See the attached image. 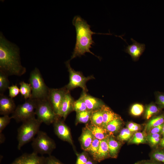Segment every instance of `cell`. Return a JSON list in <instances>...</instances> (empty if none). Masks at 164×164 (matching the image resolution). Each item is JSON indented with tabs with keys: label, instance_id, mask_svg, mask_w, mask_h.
<instances>
[{
	"label": "cell",
	"instance_id": "cell-1",
	"mask_svg": "<svg viewBox=\"0 0 164 164\" xmlns=\"http://www.w3.org/2000/svg\"><path fill=\"white\" fill-rule=\"evenodd\" d=\"M0 71L8 76H20L26 72L21 64L20 50L15 44L8 40L0 33Z\"/></svg>",
	"mask_w": 164,
	"mask_h": 164
},
{
	"label": "cell",
	"instance_id": "cell-2",
	"mask_svg": "<svg viewBox=\"0 0 164 164\" xmlns=\"http://www.w3.org/2000/svg\"><path fill=\"white\" fill-rule=\"evenodd\" d=\"M72 23L75 28L76 42L73 51L69 60L70 61L77 57H80L86 53H90L100 59L99 57L95 55L90 50L94 43L92 39V35L96 34H111L97 33L93 32L91 29L90 26L79 15L74 17Z\"/></svg>",
	"mask_w": 164,
	"mask_h": 164
},
{
	"label": "cell",
	"instance_id": "cell-3",
	"mask_svg": "<svg viewBox=\"0 0 164 164\" xmlns=\"http://www.w3.org/2000/svg\"><path fill=\"white\" fill-rule=\"evenodd\" d=\"M42 123L35 117L22 122L17 131L18 149L20 150L23 145L32 140L39 131Z\"/></svg>",
	"mask_w": 164,
	"mask_h": 164
},
{
	"label": "cell",
	"instance_id": "cell-4",
	"mask_svg": "<svg viewBox=\"0 0 164 164\" xmlns=\"http://www.w3.org/2000/svg\"><path fill=\"white\" fill-rule=\"evenodd\" d=\"M29 81L32 88L31 98L36 100L48 99L50 88L46 84L37 68L31 72Z\"/></svg>",
	"mask_w": 164,
	"mask_h": 164
},
{
	"label": "cell",
	"instance_id": "cell-5",
	"mask_svg": "<svg viewBox=\"0 0 164 164\" xmlns=\"http://www.w3.org/2000/svg\"><path fill=\"white\" fill-rule=\"evenodd\" d=\"M32 146L34 152L41 155H50L55 148L53 141L45 132L39 130L32 140Z\"/></svg>",
	"mask_w": 164,
	"mask_h": 164
},
{
	"label": "cell",
	"instance_id": "cell-6",
	"mask_svg": "<svg viewBox=\"0 0 164 164\" xmlns=\"http://www.w3.org/2000/svg\"><path fill=\"white\" fill-rule=\"evenodd\" d=\"M69 73V82L65 87L69 91L76 88L80 87L82 89L83 91L87 92L88 89L86 83L89 80L95 79L94 76L91 75L87 77L84 76L80 71H76L71 67L70 60L65 62Z\"/></svg>",
	"mask_w": 164,
	"mask_h": 164
},
{
	"label": "cell",
	"instance_id": "cell-7",
	"mask_svg": "<svg viewBox=\"0 0 164 164\" xmlns=\"http://www.w3.org/2000/svg\"><path fill=\"white\" fill-rule=\"evenodd\" d=\"M37 101L30 98L23 103L18 105L11 117L17 122H23L36 115Z\"/></svg>",
	"mask_w": 164,
	"mask_h": 164
},
{
	"label": "cell",
	"instance_id": "cell-8",
	"mask_svg": "<svg viewBox=\"0 0 164 164\" xmlns=\"http://www.w3.org/2000/svg\"><path fill=\"white\" fill-rule=\"evenodd\" d=\"M36 101V115L42 123L50 125L59 117L55 113L48 99Z\"/></svg>",
	"mask_w": 164,
	"mask_h": 164
},
{
	"label": "cell",
	"instance_id": "cell-9",
	"mask_svg": "<svg viewBox=\"0 0 164 164\" xmlns=\"http://www.w3.org/2000/svg\"><path fill=\"white\" fill-rule=\"evenodd\" d=\"M69 91L65 86L59 89L50 88L48 100L58 116L62 101L66 94Z\"/></svg>",
	"mask_w": 164,
	"mask_h": 164
},
{
	"label": "cell",
	"instance_id": "cell-10",
	"mask_svg": "<svg viewBox=\"0 0 164 164\" xmlns=\"http://www.w3.org/2000/svg\"><path fill=\"white\" fill-rule=\"evenodd\" d=\"M46 157L33 152L25 153L16 158L11 164H45Z\"/></svg>",
	"mask_w": 164,
	"mask_h": 164
},
{
	"label": "cell",
	"instance_id": "cell-11",
	"mask_svg": "<svg viewBox=\"0 0 164 164\" xmlns=\"http://www.w3.org/2000/svg\"><path fill=\"white\" fill-rule=\"evenodd\" d=\"M58 117L53 123L54 131L57 135L61 139L72 144L70 132L67 126Z\"/></svg>",
	"mask_w": 164,
	"mask_h": 164
},
{
	"label": "cell",
	"instance_id": "cell-12",
	"mask_svg": "<svg viewBox=\"0 0 164 164\" xmlns=\"http://www.w3.org/2000/svg\"><path fill=\"white\" fill-rule=\"evenodd\" d=\"M16 106L13 98L0 94V114L3 115L12 114Z\"/></svg>",
	"mask_w": 164,
	"mask_h": 164
},
{
	"label": "cell",
	"instance_id": "cell-13",
	"mask_svg": "<svg viewBox=\"0 0 164 164\" xmlns=\"http://www.w3.org/2000/svg\"><path fill=\"white\" fill-rule=\"evenodd\" d=\"M132 44L128 45L124 51L128 53L134 61L138 60L140 56L145 50V45L144 43L138 42L132 38H131Z\"/></svg>",
	"mask_w": 164,
	"mask_h": 164
},
{
	"label": "cell",
	"instance_id": "cell-14",
	"mask_svg": "<svg viewBox=\"0 0 164 164\" xmlns=\"http://www.w3.org/2000/svg\"><path fill=\"white\" fill-rule=\"evenodd\" d=\"M74 101L71 96L70 91L65 95L61 104L59 116L65 119L68 114L73 110V105Z\"/></svg>",
	"mask_w": 164,
	"mask_h": 164
},
{
	"label": "cell",
	"instance_id": "cell-15",
	"mask_svg": "<svg viewBox=\"0 0 164 164\" xmlns=\"http://www.w3.org/2000/svg\"><path fill=\"white\" fill-rule=\"evenodd\" d=\"M82 95L87 109L90 111H93L101 108L104 105L102 101L82 91Z\"/></svg>",
	"mask_w": 164,
	"mask_h": 164
},
{
	"label": "cell",
	"instance_id": "cell-16",
	"mask_svg": "<svg viewBox=\"0 0 164 164\" xmlns=\"http://www.w3.org/2000/svg\"><path fill=\"white\" fill-rule=\"evenodd\" d=\"M108 138L100 140V143L97 152L93 158L96 161L100 162L110 157L108 143Z\"/></svg>",
	"mask_w": 164,
	"mask_h": 164
},
{
	"label": "cell",
	"instance_id": "cell-17",
	"mask_svg": "<svg viewBox=\"0 0 164 164\" xmlns=\"http://www.w3.org/2000/svg\"><path fill=\"white\" fill-rule=\"evenodd\" d=\"M101 109L103 115V123L101 126L104 128L111 121L119 116L105 104L102 107Z\"/></svg>",
	"mask_w": 164,
	"mask_h": 164
},
{
	"label": "cell",
	"instance_id": "cell-18",
	"mask_svg": "<svg viewBox=\"0 0 164 164\" xmlns=\"http://www.w3.org/2000/svg\"><path fill=\"white\" fill-rule=\"evenodd\" d=\"M88 128L94 137L100 140L106 138L111 135L104 128L101 126L92 124Z\"/></svg>",
	"mask_w": 164,
	"mask_h": 164
},
{
	"label": "cell",
	"instance_id": "cell-19",
	"mask_svg": "<svg viewBox=\"0 0 164 164\" xmlns=\"http://www.w3.org/2000/svg\"><path fill=\"white\" fill-rule=\"evenodd\" d=\"M108 143L110 157L116 158L117 157L119 149L121 145V143L110 135L108 140Z\"/></svg>",
	"mask_w": 164,
	"mask_h": 164
},
{
	"label": "cell",
	"instance_id": "cell-20",
	"mask_svg": "<svg viewBox=\"0 0 164 164\" xmlns=\"http://www.w3.org/2000/svg\"><path fill=\"white\" fill-rule=\"evenodd\" d=\"M123 124V121L119 116L109 122L104 128L111 135L119 131Z\"/></svg>",
	"mask_w": 164,
	"mask_h": 164
},
{
	"label": "cell",
	"instance_id": "cell-21",
	"mask_svg": "<svg viewBox=\"0 0 164 164\" xmlns=\"http://www.w3.org/2000/svg\"><path fill=\"white\" fill-rule=\"evenodd\" d=\"M164 123V112L155 115L146 123L145 130L146 133L152 128L160 125Z\"/></svg>",
	"mask_w": 164,
	"mask_h": 164
},
{
	"label": "cell",
	"instance_id": "cell-22",
	"mask_svg": "<svg viewBox=\"0 0 164 164\" xmlns=\"http://www.w3.org/2000/svg\"><path fill=\"white\" fill-rule=\"evenodd\" d=\"M94 136L90 130L87 128L83 132L80 141L83 148L86 150L91 144Z\"/></svg>",
	"mask_w": 164,
	"mask_h": 164
},
{
	"label": "cell",
	"instance_id": "cell-23",
	"mask_svg": "<svg viewBox=\"0 0 164 164\" xmlns=\"http://www.w3.org/2000/svg\"><path fill=\"white\" fill-rule=\"evenodd\" d=\"M147 134L144 130L143 132H135L128 142L129 144H136L146 143L147 142Z\"/></svg>",
	"mask_w": 164,
	"mask_h": 164
},
{
	"label": "cell",
	"instance_id": "cell-24",
	"mask_svg": "<svg viewBox=\"0 0 164 164\" xmlns=\"http://www.w3.org/2000/svg\"><path fill=\"white\" fill-rule=\"evenodd\" d=\"M157 104L152 103L148 105L146 107L144 114V117L148 120L152 116L159 114L162 110Z\"/></svg>",
	"mask_w": 164,
	"mask_h": 164
},
{
	"label": "cell",
	"instance_id": "cell-25",
	"mask_svg": "<svg viewBox=\"0 0 164 164\" xmlns=\"http://www.w3.org/2000/svg\"><path fill=\"white\" fill-rule=\"evenodd\" d=\"M20 93L26 100L31 98L32 95V88L30 84L21 81L19 83Z\"/></svg>",
	"mask_w": 164,
	"mask_h": 164
},
{
	"label": "cell",
	"instance_id": "cell-26",
	"mask_svg": "<svg viewBox=\"0 0 164 164\" xmlns=\"http://www.w3.org/2000/svg\"><path fill=\"white\" fill-rule=\"evenodd\" d=\"M90 120L92 124L102 126L103 123V115L101 108L92 111Z\"/></svg>",
	"mask_w": 164,
	"mask_h": 164
},
{
	"label": "cell",
	"instance_id": "cell-27",
	"mask_svg": "<svg viewBox=\"0 0 164 164\" xmlns=\"http://www.w3.org/2000/svg\"><path fill=\"white\" fill-rule=\"evenodd\" d=\"M150 159L164 164V149L158 147L150 153Z\"/></svg>",
	"mask_w": 164,
	"mask_h": 164
},
{
	"label": "cell",
	"instance_id": "cell-28",
	"mask_svg": "<svg viewBox=\"0 0 164 164\" xmlns=\"http://www.w3.org/2000/svg\"><path fill=\"white\" fill-rule=\"evenodd\" d=\"M162 137L161 133L147 135V142L151 147L155 149L159 147Z\"/></svg>",
	"mask_w": 164,
	"mask_h": 164
},
{
	"label": "cell",
	"instance_id": "cell-29",
	"mask_svg": "<svg viewBox=\"0 0 164 164\" xmlns=\"http://www.w3.org/2000/svg\"><path fill=\"white\" fill-rule=\"evenodd\" d=\"M8 77L7 74L0 71V94H3L10 86Z\"/></svg>",
	"mask_w": 164,
	"mask_h": 164
},
{
	"label": "cell",
	"instance_id": "cell-30",
	"mask_svg": "<svg viewBox=\"0 0 164 164\" xmlns=\"http://www.w3.org/2000/svg\"><path fill=\"white\" fill-rule=\"evenodd\" d=\"M73 108V110L75 111L76 112L88 110L83 97L81 94L79 98L74 101Z\"/></svg>",
	"mask_w": 164,
	"mask_h": 164
},
{
	"label": "cell",
	"instance_id": "cell-31",
	"mask_svg": "<svg viewBox=\"0 0 164 164\" xmlns=\"http://www.w3.org/2000/svg\"><path fill=\"white\" fill-rule=\"evenodd\" d=\"M92 111L86 110L77 112L76 119L79 122L85 123L90 120Z\"/></svg>",
	"mask_w": 164,
	"mask_h": 164
},
{
	"label": "cell",
	"instance_id": "cell-32",
	"mask_svg": "<svg viewBox=\"0 0 164 164\" xmlns=\"http://www.w3.org/2000/svg\"><path fill=\"white\" fill-rule=\"evenodd\" d=\"M134 133L130 131L127 128H124L121 131L117 136V139L122 142L129 141Z\"/></svg>",
	"mask_w": 164,
	"mask_h": 164
},
{
	"label": "cell",
	"instance_id": "cell-33",
	"mask_svg": "<svg viewBox=\"0 0 164 164\" xmlns=\"http://www.w3.org/2000/svg\"><path fill=\"white\" fill-rule=\"evenodd\" d=\"M100 143V140L94 137L90 145L85 150L89 152L92 155L93 158L96 155Z\"/></svg>",
	"mask_w": 164,
	"mask_h": 164
},
{
	"label": "cell",
	"instance_id": "cell-34",
	"mask_svg": "<svg viewBox=\"0 0 164 164\" xmlns=\"http://www.w3.org/2000/svg\"><path fill=\"white\" fill-rule=\"evenodd\" d=\"M144 110V106L142 104L137 103L134 104L132 106L130 112L133 116H139L142 114Z\"/></svg>",
	"mask_w": 164,
	"mask_h": 164
},
{
	"label": "cell",
	"instance_id": "cell-35",
	"mask_svg": "<svg viewBox=\"0 0 164 164\" xmlns=\"http://www.w3.org/2000/svg\"><path fill=\"white\" fill-rule=\"evenodd\" d=\"M12 119L9 115H4L0 117V133L10 123Z\"/></svg>",
	"mask_w": 164,
	"mask_h": 164
},
{
	"label": "cell",
	"instance_id": "cell-36",
	"mask_svg": "<svg viewBox=\"0 0 164 164\" xmlns=\"http://www.w3.org/2000/svg\"><path fill=\"white\" fill-rule=\"evenodd\" d=\"M8 89L9 97L12 98L17 96L20 93V89L16 84L10 86Z\"/></svg>",
	"mask_w": 164,
	"mask_h": 164
},
{
	"label": "cell",
	"instance_id": "cell-37",
	"mask_svg": "<svg viewBox=\"0 0 164 164\" xmlns=\"http://www.w3.org/2000/svg\"><path fill=\"white\" fill-rule=\"evenodd\" d=\"M156 103L162 109L164 108V93L157 92L156 95Z\"/></svg>",
	"mask_w": 164,
	"mask_h": 164
},
{
	"label": "cell",
	"instance_id": "cell-38",
	"mask_svg": "<svg viewBox=\"0 0 164 164\" xmlns=\"http://www.w3.org/2000/svg\"><path fill=\"white\" fill-rule=\"evenodd\" d=\"M88 160L87 155L82 153L77 155L75 164H85Z\"/></svg>",
	"mask_w": 164,
	"mask_h": 164
},
{
	"label": "cell",
	"instance_id": "cell-39",
	"mask_svg": "<svg viewBox=\"0 0 164 164\" xmlns=\"http://www.w3.org/2000/svg\"><path fill=\"white\" fill-rule=\"evenodd\" d=\"M45 164H64L54 157L49 155L46 157Z\"/></svg>",
	"mask_w": 164,
	"mask_h": 164
},
{
	"label": "cell",
	"instance_id": "cell-40",
	"mask_svg": "<svg viewBox=\"0 0 164 164\" xmlns=\"http://www.w3.org/2000/svg\"><path fill=\"white\" fill-rule=\"evenodd\" d=\"M134 164H164L158 161L150 159L147 160H142L137 161Z\"/></svg>",
	"mask_w": 164,
	"mask_h": 164
},
{
	"label": "cell",
	"instance_id": "cell-41",
	"mask_svg": "<svg viewBox=\"0 0 164 164\" xmlns=\"http://www.w3.org/2000/svg\"><path fill=\"white\" fill-rule=\"evenodd\" d=\"M163 124L152 128L147 133V135L155 133H161Z\"/></svg>",
	"mask_w": 164,
	"mask_h": 164
},
{
	"label": "cell",
	"instance_id": "cell-42",
	"mask_svg": "<svg viewBox=\"0 0 164 164\" xmlns=\"http://www.w3.org/2000/svg\"><path fill=\"white\" fill-rule=\"evenodd\" d=\"M141 129V126L140 125L135 123L134 127L130 131L134 133L138 132Z\"/></svg>",
	"mask_w": 164,
	"mask_h": 164
},
{
	"label": "cell",
	"instance_id": "cell-43",
	"mask_svg": "<svg viewBox=\"0 0 164 164\" xmlns=\"http://www.w3.org/2000/svg\"><path fill=\"white\" fill-rule=\"evenodd\" d=\"M135 123L134 122H129L127 124V128L130 131L134 127Z\"/></svg>",
	"mask_w": 164,
	"mask_h": 164
},
{
	"label": "cell",
	"instance_id": "cell-44",
	"mask_svg": "<svg viewBox=\"0 0 164 164\" xmlns=\"http://www.w3.org/2000/svg\"><path fill=\"white\" fill-rule=\"evenodd\" d=\"M158 147L164 149V136L162 137Z\"/></svg>",
	"mask_w": 164,
	"mask_h": 164
},
{
	"label": "cell",
	"instance_id": "cell-45",
	"mask_svg": "<svg viewBox=\"0 0 164 164\" xmlns=\"http://www.w3.org/2000/svg\"><path fill=\"white\" fill-rule=\"evenodd\" d=\"M0 143H2L4 140V136L3 134H2V133H0Z\"/></svg>",
	"mask_w": 164,
	"mask_h": 164
},
{
	"label": "cell",
	"instance_id": "cell-46",
	"mask_svg": "<svg viewBox=\"0 0 164 164\" xmlns=\"http://www.w3.org/2000/svg\"><path fill=\"white\" fill-rule=\"evenodd\" d=\"M85 164H94V163L91 160H88Z\"/></svg>",
	"mask_w": 164,
	"mask_h": 164
},
{
	"label": "cell",
	"instance_id": "cell-47",
	"mask_svg": "<svg viewBox=\"0 0 164 164\" xmlns=\"http://www.w3.org/2000/svg\"><path fill=\"white\" fill-rule=\"evenodd\" d=\"M161 134L162 136V137L164 136V123H163V127L161 132Z\"/></svg>",
	"mask_w": 164,
	"mask_h": 164
}]
</instances>
